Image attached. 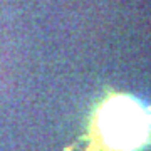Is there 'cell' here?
I'll list each match as a JSON object with an SVG mask.
<instances>
[{"instance_id": "cell-1", "label": "cell", "mask_w": 151, "mask_h": 151, "mask_svg": "<svg viewBox=\"0 0 151 151\" xmlns=\"http://www.w3.org/2000/svg\"><path fill=\"white\" fill-rule=\"evenodd\" d=\"M104 143L116 151H131L141 146L150 133V116L128 97L111 99L97 118Z\"/></svg>"}]
</instances>
